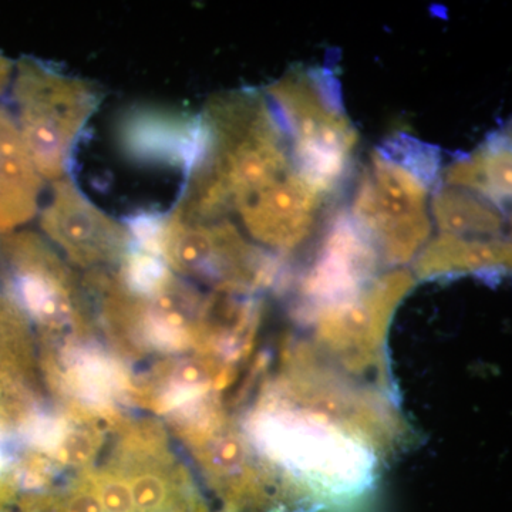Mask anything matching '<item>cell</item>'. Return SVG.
I'll list each match as a JSON object with an SVG mask.
<instances>
[{"instance_id": "cell-1", "label": "cell", "mask_w": 512, "mask_h": 512, "mask_svg": "<svg viewBox=\"0 0 512 512\" xmlns=\"http://www.w3.org/2000/svg\"><path fill=\"white\" fill-rule=\"evenodd\" d=\"M181 474L160 421L116 416L86 460L23 498L18 512H187Z\"/></svg>"}, {"instance_id": "cell-2", "label": "cell", "mask_w": 512, "mask_h": 512, "mask_svg": "<svg viewBox=\"0 0 512 512\" xmlns=\"http://www.w3.org/2000/svg\"><path fill=\"white\" fill-rule=\"evenodd\" d=\"M15 97L19 131L37 171L60 181L97 107V93L82 80L28 60L19 66Z\"/></svg>"}, {"instance_id": "cell-3", "label": "cell", "mask_w": 512, "mask_h": 512, "mask_svg": "<svg viewBox=\"0 0 512 512\" xmlns=\"http://www.w3.org/2000/svg\"><path fill=\"white\" fill-rule=\"evenodd\" d=\"M436 168V154L406 137L383 147L357 191L353 220L390 242L419 241L429 229L426 197Z\"/></svg>"}, {"instance_id": "cell-4", "label": "cell", "mask_w": 512, "mask_h": 512, "mask_svg": "<svg viewBox=\"0 0 512 512\" xmlns=\"http://www.w3.org/2000/svg\"><path fill=\"white\" fill-rule=\"evenodd\" d=\"M42 227L74 264L94 271L117 268L134 242L128 228L97 210L70 181L55 184Z\"/></svg>"}, {"instance_id": "cell-5", "label": "cell", "mask_w": 512, "mask_h": 512, "mask_svg": "<svg viewBox=\"0 0 512 512\" xmlns=\"http://www.w3.org/2000/svg\"><path fill=\"white\" fill-rule=\"evenodd\" d=\"M42 190L18 124L0 111V228L22 224L35 215Z\"/></svg>"}, {"instance_id": "cell-6", "label": "cell", "mask_w": 512, "mask_h": 512, "mask_svg": "<svg viewBox=\"0 0 512 512\" xmlns=\"http://www.w3.org/2000/svg\"><path fill=\"white\" fill-rule=\"evenodd\" d=\"M487 202L464 191L443 190L437 195L436 214L441 227L464 234L467 231H493L503 217ZM497 205V204H495Z\"/></svg>"}]
</instances>
